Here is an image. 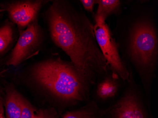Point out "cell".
<instances>
[{
	"instance_id": "cell-1",
	"label": "cell",
	"mask_w": 158,
	"mask_h": 118,
	"mask_svg": "<svg viewBox=\"0 0 158 118\" xmlns=\"http://www.w3.org/2000/svg\"><path fill=\"white\" fill-rule=\"evenodd\" d=\"M50 35L74 67L93 83L110 71L97 42L94 25L82 11L65 1H54L47 10Z\"/></svg>"
},
{
	"instance_id": "cell-2",
	"label": "cell",
	"mask_w": 158,
	"mask_h": 118,
	"mask_svg": "<svg viewBox=\"0 0 158 118\" xmlns=\"http://www.w3.org/2000/svg\"><path fill=\"white\" fill-rule=\"evenodd\" d=\"M117 41L122 57L137 72L152 115V88L158 66V35L151 11L138 9L124 19Z\"/></svg>"
},
{
	"instance_id": "cell-3",
	"label": "cell",
	"mask_w": 158,
	"mask_h": 118,
	"mask_svg": "<svg viewBox=\"0 0 158 118\" xmlns=\"http://www.w3.org/2000/svg\"><path fill=\"white\" fill-rule=\"evenodd\" d=\"M32 77L56 101L73 104L89 99L94 84L71 63L60 58L38 63L33 68Z\"/></svg>"
},
{
	"instance_id": "cell-4",
	"label": "cell",
	"mask_w": 158,
	"mask_h": 118,
	"mask_svg": "<svg viewBox=\"0 0 158 118\" xmlns=\"http://www.w3.org/2000/svg\"><path fill=\"white\" fill-rule=\"evenodd\" d=\"M128 85L120 97L103 109V118H154L131 71Z\"/></svg>"
},
{
	"instance_id": "cell-5",
	"label": "cell",
	"mask_w": 158,
	"mask_h": 118,
	"mask_svg": "<svg viewBox=\"0 0 158 118\" xmlns=\"http://www.w3.org/2000/svg\"><path fill=\"white\" fill-rule=\"evenodd\" d=\"M94 31L98 45L108 64L110 72L122 80L127 81L132 71L122 59L118 44L109 26L106 22L95 23Z\"/></svg>"
},
{
	"instance_id": "cell-6",
	"label": "cell",
	"mask_w": 158,
	"mask_h": 118,
	"mask_svg": "<svg viewBox=\"0 0 158 118\" xmlns=\"http://www.w3.org/2000/svg\"><path fill=\"white\" fill-rule=\"evenodd\" d=\"M40 39V28L35 20L21 33L7 62V65L15 67L25 61L38 47Z\"/></svg>"
},
{
	"instance_id": "cell-7",
	"label": "cell",
	"mask_w": 158,
	"mask_h": 118,
	"mask_svg": "<svg viewBox=\"0 0 158 118\" xmlns=\"http://www.w3.org/2000/svg\"><path fill=\"white\" fill-rule=\"evenodd\" d=\"M47 2L41 0L14 2L7 6L6 10L13 22L23 28L36 20L39 11Z\"/></svg>"
},
{
	"instance_id": "cell-8",
	"label": "cell",
	"mask_w": 158,
	"mask_h": 118,
	"mask_svg": "<svg viewBox=\"0 0 158 118\" xmlns=\"http://www.w3.org/2000/svg\"><path fill=\"white\" fill-rule=\"evenodd\" d=\"M120 78L110 73L102 77L98 83L96 89L97 98L102 101L114 98L120 87Z\"/></svg>"
},
{
	"instance_id": "cell-9",
	"label": "cell",
	"mask_w": 158,
	"mask_h": 118,
	"mask_svg": "<svg viewBox=\"0 0 158 118\" xmlns=\"http://www.w3.org/2000/svg\"><path fill=\"white\" fill-rule=\"evenodd\" d=\"M98 8L94 14L95 23L105 22L110 16L121 13L123 2L120 0H96Z\"/></svg>"
},
{
	"instance_id": "cell-10",
	"label": "cell",
	"mask_w": 158,
	"mask_h": 118,
	"mask_svg": "<svg viewBox=\"0 0 158 118\" xmlns=\"http://www.w3.org/2000/svg\"><path fill=\"white\" fill-rule=\"evenodd\" d=\"M20 95L11 85L6 87L4 103L5 118H21Z\"/></svg>"
},
{
	"instance_id": "cell-11",
	"label": "cell",
	"mask_w": 158,
	"mask_h": 118,
	"mask_svg": "<svg viewBox=\"0 0 158 118\" xmlns=\"http://www.w3.org/2000/svg\"><path fill=\"white\" fill-rule=\"evenodd\" d=\"M103 109L94 101H89L81 108L67 112L62 118H103Z\"/></svg>"
},
{
	"instance_id": "cell-12",
	"label": "cell",
	"mask_w": 158,
	"mask_h": 118,
	"mask_svg": "<svg viewBox=\"0 0 158 118\" xmlns=\"http://www.w3.org/2000/svg\"><path fill=\"white\" fill-rule=\"evenodd\" d=\"M13 30L11 25L6 24L0 27V54L5 51L12 40Z\"/></svg>"
},
{
	"instance_id": "cell-13",
	"label": "cell",
	"mask_w": 158,
	"mask_h": 118,
	"mask_svg": "<svg viewBox=\"0 0 158 118\" xmlns=\"http://www.w3.org/2000/svg\"><path fill=\"white\" fill-rule=\"evenodd\" d=\"M21 118H34L36 110L32 104L22 95H20Z\"/></svg>"
},
{
	"instance_id": "cell-14",
	"label": "cell",
	"mask_w": 158,
	"mask_h": 118,
	"mask_svg": "<svg viewBox=\"0 0 158 118\" xmlns=\"http://www.w3.org/2000/svg\"><path fill=\"white\" fill-rule=\"evenodd\" d=\"M34 118H59L58 113L53 107L40 109L35 111Z\"/></svg>"
},
{
	"instance_id": "cell-15",
	"label": "cell",
	"mask_w": 158,
	"mask_h": 118,
	"mask_svg": "<svg viewBox=\"0 0 158 118\" xmlns=\"http://www.w3.org/2000/svg\"><path fill=\"white\" fill-rule=\"evenodd\" d=\"M80 2L85 10L93 13L94 7L95 4H96V0H81Z\"/></svg>"
},
{
	"instance_id": "cell-16",
	"label": "cell",
	"mask_w": 158,
	"mask_h": 118,
	"mask_svg": "<svg viewBox=\"0 0 158 118\" xmlns=\"http://www.w3.org/2000/svg\"><path fill=\"white\" fill-rule=\"evenodd\" d=\"M5 96L3 95V91L0 87V118H6L5 115Z\"/></svg>"
},
{
	"instance_id": "cell-17",
	"label": "cell",
	"mask_w": 158,
	"mask_h": 118,
	"mask_svg": "<svg viewBox=\"0 0 158 118\" xmlns=\"http://www.w3.org/2000/svg\"><path fill=\"white\" fill-rule=\"evenodd\" d=\"M2 10H0V12H1Z\"/></svg>"
}]
</instances>
